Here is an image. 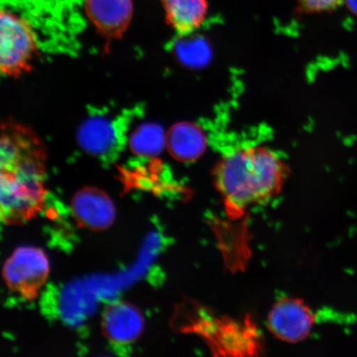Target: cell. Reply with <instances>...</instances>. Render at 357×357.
Segmentation results:
<instances>
[{
    "instance_id": "5bb4252c",
    "label": "cell",
    "mask_w": 357,
    "mask_h": 357,
    "mask_svg": "<svg viewBox=\"0 0 357 357\" xmlns=\"http://www.w3.org/2000/svg\"><path fill=\"white\" fill-rule=\"evenodd\" d=\"M301 6L310 12H325L336 8L343 0H298Z\"/></svg>"
},
{
    "instance_id": "4fadbf2b",
    "label": "cell",
    "mask_w": 357,
    "mask_h": 357,
    "mask_svg": "<svg viewBox=\"0 0 357 357\" xmlns=\"http://www.w3.org/2000/svg\"><path fill=\"white\" fill-rule=\"evenodd\" d=\"M167 145V136L162 127L155 123H144L133 131L129 139L132 153L145 158H153L162 153Z\"/></svg>"
},
{
    "instance_id": "9c48e42d",
    "label": "cell",
    "mask_w": 357,
    "mask_h": 357,
    "mask_svg": "<svg viewBox=\"0 0 357 357\" xmlns=\"http://www.w3.org/2000/svg\"><path fill=\"white\" fill-rule=\"evenodd\" d=\"M144 319L136 306L117 302L107 307L102 319V331L111 342L128 345L136 342L144 331Z\"/></svg>"
},
{
    "instance_id": "52a82bcc",
    "label": "cell",
    "mask_w": 357,
    "mask_h": 357,
    "mask_svg": "<svg viewBox=\"0 0 357 357\" xmlns=\"http://www.w3.org/2000/svg\"><path fill=\"white\" fill-rule=\"evenodd\" d=\"M71 211L79 227L102 231L113 225L115 205L108 195L95 187H84L73 196Z\"/></svg>"
},
{
    "instance_id": "3957f363",
    "label": "cell",
    "mask_w": 357,
    "mask_h": 357,
    "mask_svg": "<svg viewBox=\"0 0 357 357\" xmlns=\"http://www.w3.org/2000/svg\"><path fill=\"white\" fill-rule=\"evenodd\" d=\"M192 324L190 329L204 337L218 354L253 356L261 349L260 335L249 319L217 318L211 311L200 310Z\"/></svg>"
},
{
    "instance_id": "9a60e30c",
    "label": "cell",
    "mask_w": 357,
    "mask_h": 357,
    "mask_svg": "<svg viewBox=\"0 0 357 357\" xmlns=\"http://www.w3.org/2000/svg\"><path fill=\"white\" fill-rule=\"evenodd\" d=\"M350 10L357 15V0H346Z\"/></svg>"
},
{
    "instance_id": "6da1fadb",
    "label": "cell",
    "mask_w": 357,
    "mask_h": 357,
    "mask_svg": "<svg viewBox=\"0 0 357 357\" xmlns=\"http://www.w3.org/2000/svg\"><path fill=\"white\" fill-rule=\"evenodd\" d=\"M0 151L2 218L8 223L30 220L43 206L46 147L32 129L7 121Z\"/></svg>"
},
{
    "instance_id": "8992f818",
    "label": "cell",
    "mask_w": 357,
    "mask_h": 357,
    "mask_svg": "<svg viewBox=\"0 0 357 357\" xmlns=\"http://www.w3.org/2000/svg\"><path fill=\"white\" fill-rule=\"evenodd\" d=\"M314 312L298 298H283L272 307L268 328L280 340L296 343L309 337L316 323Z\"/></svg>"
},
{
    "instance_id": "7c38bea8",
    "label": "cell",
    "mask_w": 357,
    "mask_h": 357,
    "mask_svg": "<svg viewBox=\"0 0 357 357\" xmlns=\"http://www.w3.org/2000/svg\"><path fill=\"white\" fill-rule=\"evenodd\" d=\"M77 139L80 147L87 153L100 155L108 153L115 142V130L109 120L92 117L79 128Z\"/></svg>"
},
{
    "instance_id": "5b68a950",
    "label": "cell",
    "mask_w": 357,
    "mask_h": 357,
    "mask_svg": "<svg viewBox=\"0 0 357 357\" xmlns=\"http://www.w3.org/2000/svg\"><path fill=\"white\" fill-rule=\"evenodd\" d=\"M50 264L43 250L24 245L17 248L3 267V278L7 287L26 300L37 297L46 282Z\"/></svg>"
},
{
    "instance_id": "7a4b0ae2",
    "label": "cell",
    "mask_w": 357,
    "mask_h": 357,
    "mask_svg": "<svg viewBox=\"0 0 357 357\" xmlns=\"http://www.w3.org/2000/svg\"><path fill=\"white\" fill-rule=\"evenodd\" d=\"M284 178L282 162L262 147L234 151L222 160L216 171V184L227 212L235 218L242 216L252 204L273 197Z\"/></svg>"
},
{
    "instance_id": "8fae6325",
    "label": "cell",
    "mask_w": 357,
    "mask_h": 357,
    "mask_svg": "<svg viewBox=\"0 0 357 357\" xmlns=\"http://www.w3.org/2000/svg\"><path fill=\"white\" fill-rule=\"evenodd\" d=\"M204 145L203 133L190 123H178L169 129L167 135L169 153L181 162H191L198 158L203 153Z\"/></svg>"
},
{
    "instance_id": "30bf717a",
    "label": "cell",
    "mask_w": 357,
    "mask_h": 357,
    "mask_svg": "<svg viewBox=\"0 0 357 357\" xmlns=\"http://www.w3.org/2000/svg\"><path fill=\"white\" fill-rule=\"evenodd\" d=\"M168 24L177 33L188 35L202 25L208 13L207 0H160Z\"/></svg>"
},
{
    "instance_id": "ba28073f",
    "label": "cell",
    "mask_w": 357,
    "mask_h": 357,
    "mask_svg": "<svg viewBox=\"0 0 357 357\" xmlns=\"http://www.w3.org/2000/svg\"><path fill=\"white\" fill-rule=\"evenodd\" d=\"M84 8L98 32L109 40L122 38L133 15L132 0H86Z\"/></svg>"
},
{
    "instance_id": "277c9868",
    "label": "cell",
    "mask_w": 357,
    "mask_h": 357,
    "mask_svg": "<svg viewBox=\"0 0 357 357\" xmlns=\"http://www.w3.org/2000/svg\"><path fill=\"white\" fill-rule=\"evenodd\" d=\"M33 26L24 17L2 10L0 17V69L8 77H20L32 69L38 52Z\"/></svg>"
}]
</instances>
